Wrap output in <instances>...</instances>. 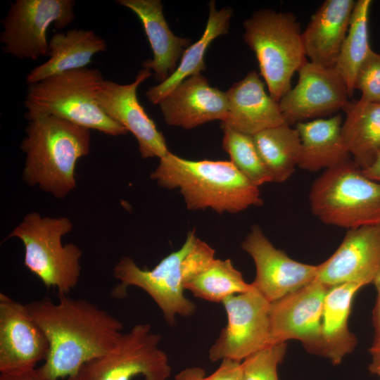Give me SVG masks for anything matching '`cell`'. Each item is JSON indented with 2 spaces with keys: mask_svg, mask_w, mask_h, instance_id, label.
Wrapping results in <instances>:
<instances>
[{
  "mask_svg": "<svg viewBox=\"0 0 380 380\" xmlns=\"http://www.w3.org/2000/svg\"><path fill=\"white\" fill-rule=\"evenodd\" d=\"M26 303L30 315L44 331L49 350L40 372L51 380L75 374L88 361L114 348L123 324L108 311L82 298L58 293Z\"/></svg>",
  "mask_w": 380,
  "mask_h": 380,
  "instance_id": "cell-1",
  "label": "cell"
},
{
  "mask_svg": "<svg viewBox=\"0 0 380 380\" xmlns=\"http://www.w3.org/2000/svg\"><path fill=\"white\" fill-rule=\"evenodd\" d=\"M151 177L163 188H178L189 210L236 213L263 203L259 187L231 161L190 160L168 152Z\"/></svg>",
  "mask_w": 380,
  "mask_h": 380,
  "instance_id": "cell-2",
  "label": "cell"
},
{
  "mask_svg": "<svg viewBox=\"0 0 380 380\" xmlns=\"http://www.w3.org/2000/svg\"><path fill=\"white\" fill-rule=\"evenodd\" d=\"M215 251L199 239L195 230L189 231L182 247L163 258L151 270L140 268L130 257H122L113 268V276L120 282L111 295L121 299L127 288L139 287L158 305L168 324H175L177 315H193L196 305L184 293V284L202 271L214 258Z\"/></svg>",
  "mask_w": 380,
  "mask_h": 380,
  "instance_id": "cell-3",
  "label": "cell"
},
{
  "mask_svg": "<svg viewBox=\"0 0 380 380\" xmlns=\"http://www.w3.org/2000/svg\"><path fill=\"white\" fill-rule=\"evenodd\" d=\"M28 121L20 146L26 156L23 178L30 186L64 198L75 186L77 160L89 152L90 129L54 116Z\"/></svg>",
  "mask_w": 380,
  "mask_h": 380,
  "instance_id": "cell-4",
  "label": "cell"
},
{
  "mask_svg": "<svg viewBox=\"0 0 380 380\" xmlns=\"http://www.w3.org/2000/svg\"><path fill=\"white\" fill-rule=\"evenodd\" d=\"M103 80L98 69L84 68L28 84L25 118L54 116L106 134H126L128 131L110 119L97 102L96 94Z\"/></svg>",
  "mask_w": 380,
  "mask_h": 380,
  "instance_id": "cell-5",
  "label": "cell"
},
{
  "mask_svg": "<svg viewBox=\"0 0 380 380\" xmlns=\"http://www.w3.org/2000/svg\"><path fill=\"white\" fill-rule=\"evenodd\" d=\"M245 42L254 52L269 94L277 102L308 61L300 23L293 13L261 9L243 23Z\"/></svg>",
  "mask_w": 380,
  "mask_h": 380,
  "instance_id": "cell-6",
  "label": "cell"
},
{
  "mask_svg": "<svg viewBox=\"0 0 380 380\" xmlns=\"http://www.w3.org/2000/svg\"><path fill=\"white\" fill-rule=\"evenodd\" d=\"M309 201L312 213L327 224L350 229L380 222V182L351 160L324 170Z\"/></svg>",
  "mask_w": 380,
  "mask_h": 380,
  "instance_id": "cell-7",
  "label": "cell"
},
{
  "mask_svg": "<svg viewBox=\"0 0 380 380\" xmlns=\"http://www.w3.org/2000/svg\"><path fill=\"white\" fill-rule=\"evenodd\" d=\"M65 217H42L27 214L8 238L20 239L25 248L24 264L47 288L68 294L80 279L82 251L74 243H62V237L72 230Z\"/></svg>",
  "mask_w": 380,
  "mask_h": 380,
  "instance_id": "cell-8",
  "label": "cell"
},
{
  "mask_svg": "<svg viewBox=\"0 0 380 380\" xmlns=\"http://www.w3.org/2000/svg\"><path fill=\"white\" fill-rule=\"evenodd\" d=\"M161 336L148 324H138L123 333L106 353L84 363L67 380H167L171 367L167 355L159 348Z\"/></svg>",
  "mask_w": 380,
  "mask_h": 380,
  "instance_id": "cell-9",
  "label": "cell"
},
{
  "mask_svg": "<svg viewBox=\"0 0 380 380\" xmlns=\"http://www.w3.org/2000/svg\"><path fill=\"white\" fill-rule=\"evenodd\" d=\"M73 0H16L2 20V51L18 59L48 56L50 26L63 29L75 19Z\"/></svg>",
  "mask_w": 380,
  "mask_h": 380,
  "instance_id": "cell-10",
  "label": "cell"
},
{
  "mask_svg": "<svg viewBox=\"0 0 380 380\" xmlns=\"http://www.w3.org/2000/svg\"><path fill=\"white\" fill-rule=\"evenodd\" d=\"M222 303L227 323L209 350L211 361L241 362L269 346L271 303L253 285L251 290L229 296Z\"/></svg>",
  "mask_w": 380,
  "mask_h": 380,
  "instance_id": "cell-11",
  "label": "cell"
},
{
  "mask_svg": "<svg viewBox=\"0 0 380 380\" xmlns=\"http://www.w3.org/2000/svg\"><path fill=\"white\" fill-rule=\"evenodd\" d=\"M329 287L316 278L306 286L272 302L269 346L300 341L308 352L321 355V327Z\"/></svg>",
  "mask_w": 380,
  "mask_h": 380,
  "instance_id": "cell-12",
  "label": "cell"
},
{
  "mask_svg": "<svg viewBox=\"0 0 380 380\" xmlns=\"http://www.w3.org/2000/svg\"><path fill=\"white\" fill-rule=\"evenodd\" d=\"M298 72L296 84L279 101L286 125L332 115L348 102L347 85L334 68L307 61Z\"/></svg>",
  "mask_w": 380,
  "mask_h": 380,
  "instance_id": "cell-13",
  "label": "cell"
},
{
  "mask_svg": "<svg viewBox=\"0 0 380 380\" xmlns=\"http://www.w3.org/2000/svg\"><path fill=\"white\" fill-rule=\"evenodd\" d=\"M49 350L46 334L23 304L0 293V373L33 369Z\"/></svg>",
  "mask_w": 380,
  "mask_h": 380,
  "instance_id": "cell-14",
  "label": "cell"
},
{
  "mask_svg": "<svg viewBox=\"0 0 380 380\" xmlns=\"http://www.w3.org/2000/svg\"><path fill=\"white\" fill-rule=\"evenodd\" d=\"M241 248L255 265L253 285L270 303L306 286L317 277L318 265L293 260L276 248L257 225L252 227Z\"/></svg>",
  "mask_w": 380,
  "mask_h": 380,
  "instance_id": "cell-15",
  "label": "cell"
},
{
  "mask_svg": "<svg viewBox=\"0 0 380 380\" xmlns=\"http://www.w3.org/2000/svg\"><path fill=\"white\" fill-rule=\"evenodd\" d=\"M151 75L150 70L144 68L139 72L135 80L128 84L104 80L97 91L96 100L110 119L135 137L142 158L160 159L170 152L165 139L137 95L139 84Z\"/></svg>",
  "mask_w": 380,
  "mask_h": 380,
  "instance_id": "cell-16",
  "label": "cell"
},
{
  "mask_svg": "<svg viewBox=\"0 0 380 380\" xmlns=\"http://www.w3.org/2000/svg\"><path fill=\"white\" fill-rule=\"evenodd\" d=\"M380 270V222L350 229L336 251L318 265L316 279L328 287L365 286Z\"/></svg>",
  "mask_w": 380,
  "mask_h": 380,
  "instance_id": "cell-17",
  "label": "cell"
},
{
  "mask_svg": "<svg viewBox=\"0 0 380 380\" xmlns=\"http://www.w3.org/2000/svg\"><path fill=\"white\" fill-rule=\"evenodd\" d=\"M158 105L167 125L187 129L215 120L224 122L228 115L226 92L210 86L201 74L182 81Z\"/></svg>",
  "mask_w": 380,
  "mask_h": 380,
  "instance_id": "cell-18",
  "label": "cell"
},
{
  "mask_svg": "<svg viewBox=\"0 0 380 380\" xmlns=\"http://www.w3.org/2000/svg\"><path fill=\"white\" fill-rule=\"evenodd\" d=\"M226 94L228 115L221 125L251 136L286 125L279 102L266 92L265 83L256 71H250Z\"/></svg>",
  "mask_w": 380,
  "mask_h": 380,
  "instance_id": "cell-19",
  "label": "cell"
},
{
  "mask_svg": "<svg viewBox=\"0 0 380 380\" xmlns=\"http://www.w3.org/2000/svg\"><path fill=\"white\" fill-rule=\"evenodd\" d=\"M116 3L129 8L139 18L153 53V58L146 60L142 65L153 71L159 84L164 82L175 71L191 40L172 33L160 0H118Z\"/></svg>",
  "mask_w": 380,
  "mask_h": 380,
  "instance_id": "cell-20",
  "label": "cell"
},
{
  "mask_svg": "<svg viewBox=\"0 0 380 380\" xmlns=\"http://www.w3.org/2000/svg\"><path fill=\"white\" fill-rule=\"evenodd\" d=\"M356 1L325 0L302 31L310 62L334 68L347 34Z\"/></svg>",
  "mask_w": 380,
  "mask_h": 380,
  "instance_id": "cell-21",
  "label": "cell"
},
{
  "mask_svg": "<svg viewBox=\"0 0 380 380\" xmlns=\"http://www.w3.org/2000/svg\"><path fill=\"white\" fill-rule=\"evenodd\" d=\"M107 49L106 41L93 30L70 29L53 34L49 42V58L30 71L28 84L66 71L87 68L93 56Z\"/></svg>",
  "mask_w": 380,
  "mask_h": 380,
  "instance_id": "cell-22",
  "label": "cell"
},
{
  "mask_svg": "<svg viewBox=\"0 0 380 380\" xmlns=\"http://www.w3.org/2000/svg\"><path fill=\"white\" fill-rule=\"evenodd\" d=\"M342 123L340 114L297 123L301 145L298 167L316 172L350 160L351 156L342 138Z\"/></svg>",
  "mask_w": 380,
  "mask_h": 380,
  "instance_id": "cell-23",
  "label": "cell"
},
{
  "mask_svg": "<svg viewBox=\"0 0 380 380\" xmlns=\"http://www.w3.org/2000/svg\"><path fill=\"white\" fill-rule=\"evenodd\" d=\"M362 286L346 283L329 288L325 296L321 327V355L334 365L355 348L357 341L348 328V317L353 298Z\"/></svg>",
  "mask_w": 380,
  "mask_h": 380,
  "instance_id": "cell-24",
  "label": "cell"
},
{
  "mask_svg": "<svg viewBox=\"0 0 380 380\" xmlns=\"http://www.w3.org/2000/svg\"><path fill=\"white\" fill-rule=\"evenodd\" d=\"M343 111L341 134L353 162L362 170L380 154V104L362 100L348 101Z\"/></svg>",
  "mask_w": 380,
  "mask_h": 380,
  "instance_id": "cell-25",
  "label": "cell"
},
{
  "mask_svg": "<svg viewBox=\"0 0 380 380\" xmlns=\"http://www.w3.org/2000/svg\"><path fill=\"white\" fill-rule=\"evenodd\" d=\"M230 8L217 11L214 1L209 3V17L201 37L184 51L175 71L164 82L150 88L146 96L154 105L168 95L179 84L188 77L201 74L206 69L204 56L211 42L220 35L228 33L232 17Z\"/></svg>",
  "mask_w": 380,
  "mask_h": 380,
  "instance_id": "cell-26",
  "label": "cell"
},
{
  "mask_svg": "<svg viewBox=\"0 0 380 380\" xmlns=\"http://www.w3.org/2000/svg\"><path fill=\"white\" fill-rule=\"evenodd\" d=\"M252 137L272 182L288 179L298 166L300 155V138L296 127L279 125Z\"/></svg>",
  "mask_w": 380,
  "mask_h": 380,
  "instance_id": "cell-27",
  "label": "cell"
},
{
  "mask_svg": "<svg viewBox=\"0 0 380 380\" xmlns=\"http://www.w3.org/2000/svg\"><path fill=\"white\" fill-rule=\"evenodd\" d=\"M371 0H357L349 28L334 67L346 82L350 96L354 91L357 73L372 50L369 42V13Z\"/></svg>",
  "mask_w": 380,
  "mask_h": 380,
  "instance_id": "cell-28",
  "label": "cell"
},
{
  "mask_svg": "<svg viewBox=\"0 0 380 380\" xmlns=\"http://www.w3.org/2000/svg\"><path fill=\"white\" fill-rule=\"evenodd\" d=\"M253 288L230 259L214 258L202 271L184 284L194 296L210 302H222L232 295L245 293Z\"/></svg>",
  "mask_w": 380,
  "mask_h": 380,
  "instance_id": "cell-29",
  "label": "cell"
},
{
  "mask_svg": "<svg viewBox=\"0 0 380 380\" xmlns=\"http://www.w3.org/2000/svg\"><path fill=\"white\" fill-rule=\"evenodd\" d=\"M221 127L224 132L222 148L229 155L233 165L258 187L272 182V177L260 158L253 137L223 125Z\"/></svg>",
  "mask_w": 380,
  "mask_h": 380,
  "instance_id": "cell-30",
  "label": "cell"
},
{
  "mask_svg": "<svg viewBox=\"0 0 380 380\" xmlns=\"http://www.w3.org/2000/svg\"><path fill=\"white\" fill-rule=\"evenodd\" d=\"M286 347V343H279L246 357L241 361L242 380H279L277 368Z\"/></svg>",
  "mask_w": 380,
  "mask_h": 380,
  "instance_id": "cell-31",
  "label": "cell"
},
{
  "mask_svg": "<svg viewBox=\"0 0 380 380\" xmlns=\"http://www.w3.org/2000/svg\"><path fill=\"white\" fill-rule=\"evenodd\" d=\"M360 99L380 104V54L372 50L360 68L354 83Z\"/></svg>",
  "mask_w": 380,
  "mask_h": 380,
  "instance_id": "cell-32",
  "label": "cell"
},
{
  "mask_svg": "<svg viewBox=\"0 0 380 380\" xmlns=\"http://www.w3.org/2000/svg\"><path fill=\"white\" fill-rule=\"evenodd\" d=\"M175 380H242L241 362L223 359L219 367L210 375L206 376L203 369L188 367L180 371Z\"/></svg>",
  "mask_w": 380,
  "mask_h": 380,
  "instance_id": "cell-33",
  "label": "cell"
},
{
  "mask_svg": "<svg viewBox=\"0 0 380 380\" xmlns=\"http://www.w3.org/2000/svg\"><path fill=\"white\" fill-rule=\"evenodd\" d=\"M374 328V338L369 352L380 350V293H377L376 303L373 310L372 316Z\"/></svg>",
  "mask_w": 380,
  "mask_h": 380,
  "instance_id": "cell-34",
  "label": "cell"
},
{
  "mask_svg": "<svg viewBox=\"0 0 380 380\" xmlns=\"http://www.w3.org/2000/svg\"><path fill=\"white\" fill-rule=\"evenodd\" d=\"M0 380H51L43 375L38 368L15 374H1Z\"/></svg>",
  "mask_w": 380,
  "mask_h": 380,
  "instance_id": "cell-35",
  "label": "cell"
},
{
  "mask_svg": "<svg viewBox=\"0 0 380 380\" xmlns=\"http://www.w3.org/2000/svg\"><path fill=\"white\" fill-rule=\"evenodd\" d=\"M364 175L368 178L380 182V154L369 167L362 170Z\"/></svg>",
  "mask_w": 380,
  "mask_h": 380,
  "instance_id": "cell-36",
  "label": "cell"
},
{
  "mask_svg": "<svg viewBox=\"0 0 380 380\" xmlns=\"http://www.w3.org/2000/svg\"><path fill=\"white\" fill-rule=\"evenodd\" d=\"M372 361L369 365V372L380 377V350L370 352Z\"/></svg>",
  "mask_w": 380,
  "mask_h": 380,
  "instance_id": "cell-37",
  "label": "cell"
},
{
  "mask_svg": "<svg viewBox=\"0 0 380 380\" xmlns=\"http://www.w3.org/2000/svg\"><path fill=\"white\" fill-rule=\"evenodd\" d=\"M372 284L375 286L377 293H380V270L375 276Z\"/></svg>",
  "mask_w": 380,
  "mask_h": 380,
  "instance_id": "cell-38",
  "label": "cell"
}]
</instances>
